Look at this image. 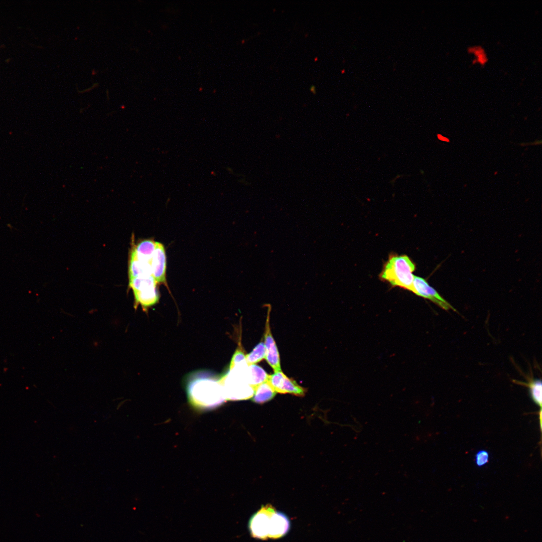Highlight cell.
I'll use <instances>...</instances> for the list:
<instances>
[{
	"label": "cell",
	"instance_id": "1",
	"mask_svg": "<svg viewBox=\"0 0 542 542\" xmlns=\"http://www.w3.org/2000/svg\"><path fill=\"white\" fill-rule=\"evenodd\" d=\"M190 400L205 409L215 408L226 399L219 379L206 373L193 375L187 385Z\"/></svg>",
	"mask_w": 542,
	"mask_h": 542
},
{
	"label": "cell",
	"instance_id": "2",
	"mask_svg": "<svg viewBox=\"0 0 542 542\" xmlns=\"http://www.w3.org/2000/svg\"><path fill=\"white\" fill-rule=\"evenodd\" d=\"M416 265L405 254H392L384 263L379 278L392 287H398L413 293V274Z\"/></svg>",
	"mask_w": 542,
	"mask_h": 542
},
{
	"label": "cell",
	"instance_id": "3",
	"mask_svg": "<svg viewBox=\"0 0 542 542\" xmlns=\"http://www.w3.org/2000/svg\"><path fill=\"white\" fill-rule=\"evenodd\" d=\"M248 366L244 361L229 367L226 374L219 379L226 399H243L252 395L253 389L248 380Z\"/></svg>",
	"mask_w": 542,
	"mask_h": 542
},
{
	"label": "cell",
	"instance_id": "4",
	"mask_svg": "<svg viewBox=\"0 0 542 542\" xmlns=\"http://www.w3.org/2000/svg\"><path fill=\"white\" fill-rule=\"evenodd\" d=\"M276 509L270 504L262 505L250 517L248 524L251 536L254 538L265 540L268 538L270 517Z\"/></svg>",
	"mask_w": 542,
	"mask_h": 542
},
{
	"label": "cell",
	"instance_id": "5",
	"mask_svg": "<svg viewBox=\"0 0 542 542\" xmlns=\"http://www.w3.org/2000/svg\"><path fill=\"white\" fill-rule=\"evenodd\" d=\"M413 293L418 296L429 300L445 310H456L439 293L428 284L424 278L415 276L413 282Z\"/></svg>",
	"mask_w": 542,
	"mask_h": 542
},
{
	"label": "cell",
	"instance_id": "6",
	"mask_svg": "<svg viewBox=\"0 0 542 542\" xmlns=\"http://www.w3.org/2000/svg\"><path fill=\"white\" fill-rule=\"evenodd\" d=\"M267 381L275 391L279 393L304 396L306 392L305 388L300 386L293 378L288 377L282 371L269 375Z\"/></svg>",
	"mask_w": 542,
	"mask_h": 542
},
{
	"label": "cell",
	"instance_id": "7",
	"mask_svg": "<svg viewBox=\"0 0 542 542\" xmlns=\"http://www.w3.org/2000/svg\"><path fill=\"white\" fill-rule=\"evenodd\" d=\"M270 308H268L265 325L264 344L266 351L265 359L275 372L282 371V370L279 352L270 330Z\"/></svg>",
	"mask_w": 542,
	"mask_h": 542
},
{
	"label": "cell",
	"instance_id": "8",
	"mask_svg": "<svg viewBox=\"0 0 542 542\" xmlns=\"http://www.w3.org/2000/svg\"><path fill=\"white\" fill-rule=\"evenodd\" d=\"M152 275L157 283L166 284V255L163 244L155 242V248L151 262Z\"/></svg>",
	"mask_w": 542,
	"mask_h": 542
},
{
	"label": "cell",
	"instance_id": "9",
	"mask_svg": "<svg viewBox=\"0 0 542 542\" xmlns=\"http://www.w3.org/2000/svg\"><path fill=\"white\" fill-rule=\"evenodd\" d=\"M290 527L291 523L288 517L285 513L276 510L270 517L268 538H281L288 533Z\"/></svg>",
	"mask_w": 542,
	"mask_h": 542
},
{
	"label": "cell",
	"instance_id": "10",
	"mask_svg": "<svg viewBox=\"0 0 542 542\" xmlns=\"http://www.w3.org/2000/svg\"><path fill=\"white\" fill-rule=\"evenodd\" d=\"M133 293L137 305L140 304L144 308L156 304L159 299L157 287L134 291Z\"/></svg>",
	"mask_w": 542,
	"mask_h": 542
},
{
	"label": "cell",
	"instance_id": "11",
	"mask_svg": "<svg viewBox=\"0 0 542 542\" xmlns=\"http://www.w3.org/2000/svg\"><path fill=\"white\" fill-rule=\"evenodd\" d=\"M128 275L129 280L144 276H152L150 263L139 260L132 250L129 263Z\"/></svg>",
	"mask_w": 542,
	"mask_h": 542
},
{
	"label": "cell",
	"instance_id": "12",
	"mask_svg": "<svg viewBox=\"0 0 542 542\" xmlns=\"http://www.w3.org/2000/svg\"><path fill=\"white\" fill-rule=\"evenodd\" d=\"M155 248V242L147 239L140 242L132 250L139 260L151 263Z\"/></svg>",
	"mask_w": 542,
	"mask_h": 542
},
{
	"label": "cell",
	"instance_id": "13",
	"mask_svg": "<svg viewBox=\"0 0 542 542\" xmlns=\"http://www.w3.org/2000/svg\"><path fill=\"white\" fill-rule=\"evenodd\" d=\"M276 393L267 380L253 389L252 400L255 402L262 403L271 400Z\"/></svg>",
	"mask_w": 542,
	"mask_h": 542
},
{
	"label": "cell",
	"instance_id": "14",
	"mask_svg": "<svg viewBox=\"0 0 542 542\" xmlns=\"http://www.w3.org/2000/svg\"><path fill=\"white\" fill-rule=\"evenodd\" d=\"M247 374L249 385L253 389L259 384L266 381L269 376L262 367L256 364L248 366Z\"/></svg>",
	"mask_w": 542,
	"mask_h": 542
},
{
	"label": "cell",
	"instance_id": "15",
	"mask_svg": "<svg viewBox=\"0 0 542 542\" xmlns=\"http://www.w3.org/2000/svg\"><path fill=\"white\" fill-rule=\"evenodd\" d=\"M157 283L152 276H140L129 280V286L134 291L157 287Z\"/></svg>",
	"mask_w": 542,
	"mask_h": 542
},
{
	"label": "cell",
	"instance_id": "16",
	"mask_svg": "<svg viewBox=\"0 0 542 542\" xmlns=\"http://www.w3.org/2000/svg\"><path fill=\"white\" fill-rule=\"evenodd\" d=\"M266 353L264 343L260 342L255 346L251 352L245 355V361L247 364L248 366L256 364V363L265 358Z\"/></svg>",
	"mask_w": 542,
	"mask_h": 542
},
{
	"label": "cell",
	"instance_id": "17",
	"mask_svg": "<svg viewBox=\"0 0 542 542\" xmlns=\"http://www.w3.org/2000/svg\"><path fill=\"white\" fill-rule=\"evenodd\" d=\"M527 386L529 387L530 395L533 401L537 405L541 407L542 402L541 381L538 379H533L529 382Z\"/></svg>",
	"mask_w": 542,
	"mask_h": 542
},
{
	"label": "cell",
	"instance_id": "18",
	"mask_svg": "<svg viewBox=\"0 0 542 542\" xmlns=\"http://www.w3.org/2000/svg\"><path fill=\"white\" fill-rule=\"evenodd\" d=\"M475 463L478 467L485 465L489 461V453L484 450L479 451L475 455Z\"/></svg>",
	"mask_w": 542,
	"mask_h": 542
},
{
	"label": "cell",
	"instance_id": "19",
	"mask_svg": "<svg viewBox=\"0 0 542 542\" xmlns=\"http://www.w3.org/2000/svg\"><path fill=\"white\" fill-rule=\"evenodd\" d=\"M469 52L470 53H474L477 57V62H479L481 64L484 65L487 61L486 55L482 48L480 47L469 48Z\"/></svg>",
	"mask_w": 542,
	"mask_h": 542
},
{
	"label": "cell",
	"instance_id": "20",
	"mask_svg": "<svg viewBox=\"0 0 542 542\" xmlns=\"http://www.w3.org/2000/svg\"><path fill=\"white\" fill-rule=\"evenodd\" d=\"M244 361H245V355L241 349H237L232 356L229 367H232Z\"/></svg>",
	"mask_w": 542,
	"mask_h": 542
}]
</instances>
